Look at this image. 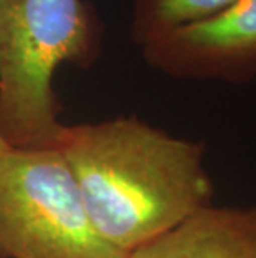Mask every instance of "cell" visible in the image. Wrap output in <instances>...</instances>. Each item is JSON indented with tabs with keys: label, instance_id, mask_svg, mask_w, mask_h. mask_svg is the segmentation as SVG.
Here are the masks:
<instances>
[{
	"label": "cell",
	"instance_id": "6da1fadb",
	"mask_svg": "<svg viewBox=\"0 0 256 258\" xmlns=\"http://www.w3.org/2000/svg\"><path fill=\"white\" fill-rule=\"evenodd\" d=\"M53 148L72 170L97 233L125 255L213 205L203 142L137 115L63 125Z\"/></svg>",
	"mask_w": 256,
	"mask_h": 258
},
{
	"label": "cell",
	"instance_id": "7a4b0ae2",
	"mask_svg": "<svg viewBox=\"0 0 256 258\" xmlns=\"http://www.w3.org/2000/svg\"><path fill=\"white\" fill-rule=\"evenodd\" d=\"M103 29L87 0H0V139L19 150L53 148L60 122L55 75L89 69Z\"/></svg>",
	"mask_w": 256,
	"mask_h": 258
},
{
	"label": "cell",
	"instance_id": "3957f363",
	"mask_svg": "<svg viewBox=\"0 0 256 258\" xmlns=\"http://www.w3.org/2000/svg\"><path fill=\"white\" fill-rule=\"evenodd\" d=\"M85 212L57 148L0 152V258H125Z\"/></svg>",
	"mask_w": 256,
	"mask_h": 258
},
{
	"label": "cell",
	"instance_id": "277c9868",
	"mask_svg": "<svg viewBox=\"0 0 256 258\" xmlns=\"http://www.w3.org/2000/svg\"><path fill=\"white\" fill-rule=\"evenodd\" d=\"M138 48L148 67L172 79L249 84L256 79V0H238Z\"/></svg>",
	"mask_w": 256,
	"mask_h": 258
},
{
	"label": "cell",
	"instance_id": "5b68a950",
	"mask_svg": "<svg viewBox=\"0 0 256 258\" xmlns=\"http://www.w3.org/2000/svg\"><path fill=\"white\" fill-rule=\"evenodd\" d=\"M125 258H256V207H205Z\"/></svg>",
	"mask_w": 256,
	"mask_h": 258
},
{
	"label": "cell",
	"instance_id": "8992f818",
	"mask_svg": "<svg viewBox=\"0 0 256 258\" xmlns=\"http://www.w3.org/2000/svg\"><path fill=\"white\" fill-rule=\"evenodd\" d=\"M235 2L238 0H132L130 38L141 47L151 38L213 17Z\"/></svg>",
	"mask_w": 256,
	"mask_h": 258
},
{
	"label": "cell",
	"instance_id": "52a82bcc",
	"mask_svg": "<svg viewBox=\"0 0 256 258\" xmlns=\"http://www.w3.org/2000/svg\"><path fill=\"white\" fill-rule=\"evenodd\" d=\"M5 148H7V145H5L4 142H2V139H0V152H2V150H5Z\"/></svg>",
	"mask_w": 256,
	"mask_h": 258
}]
</instances>
